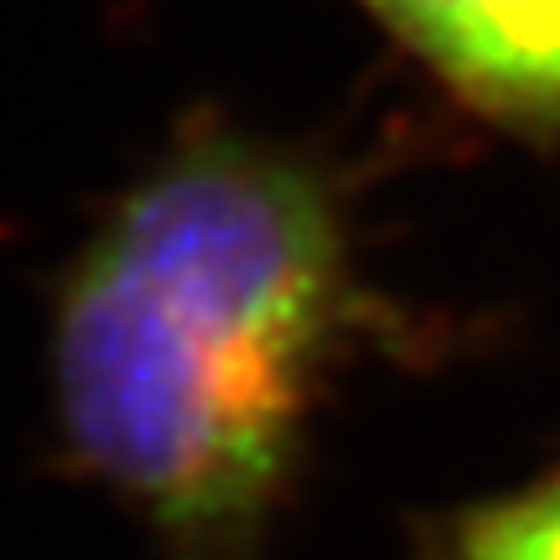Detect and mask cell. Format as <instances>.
<instances>
[{
  "instance_id": "1",
  "label": "cell",
  "mask_w": 560,
  "mask_h": 560,
  "mask_svg": "<svg viewBox=\"0 0 560 560\" xmlns=\"http://www.w3.org/2000/svg\"><path fill=\"white\" fill-rule=\"evenodd\" d=\"M384 322L332 166L198 115L58 280V436L166 560H265L312 420Z\"/></svg>"
},
{
  "instance_id": "2",
  "label": "cell",
  "mask_w": 560,
  "mask_h": 560,
  "mask_svg": "<svg viewBox=\"0 0 560 560\" xmlns=\"http://www.w3.org/2000/svg\"><path fill=\"white\" fill-rule=\"evenodd\" d=\"M452 94L524 145L560 140V0H363Z\"/></svg>"
},
{
  "instance_id": "3",
  "label": "cell",
  "mask_w": 560,
  "mask_h": 560,
  "mask_svg": "<svg viewBox=\"0 0 560 560\" xmlns=\"http://www.w3.org/2000/svg\"><path fill=\"white\" fill-rule=\"evenodd\" d=\"M420 560H560V467L431 520Z\"/></svg>"
}]
</instances>
